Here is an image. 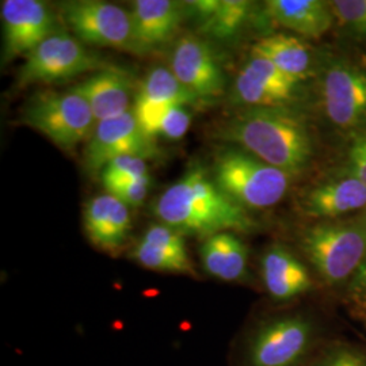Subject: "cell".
I'll use <instances>...</instances> for the list:
<instances>
[{"instance_id": "cell-1", "label": "cell", "mask_w": 366, "mask_h": 366, "mask_svg": "<svg viewBox=\"0 0 366 366\" xmlns=\"http://www.w3.org/2000/svg\"><path fill=\"white\" fill-rule=\"evenodd\" d=\"M159 220L181 232L207 239L222 232H249L255 222L247 210L227 196L208 171L192 166L159 197Z\"/></svg>"}, {"instance_id": "cell-32", "label": "cell", "mask_w": 366, "mask_h": 366, "mask_svg": "<svg viewBox=\"0 0 366 366\" xmlns=\"http://www.w3.org/2000/svg\"><path fill=\"white\" fill-rule=\"evenodd\" d=\"M365 225H366V222H365Z\"/></svg>"}, {"instance_id": "cell-2", "label": "cell", "mask_w": 366, "mask_h": 366, "mask_svg": "<svg viewBox=\"0 0 366 366\" xmlns=\"http://www.w3.org/2000/svg\"><path fill=\"white\" fill-rule=\"evenodd\" d=\"M222 137L293 177L312 157V137L305 121L285 106L249 107L225 124Z\"/></svg>"}, {"instance_id": "cell-9", "label": "cell", "mask_w": 366, "mask_h": 366, "mask_svg": "<svg viewBox=\"0 0 366 366\" xmlns=\"http://www.w3.org/2000/svg\"><path fill=\"white\" fill-rule=\"evenodd\" d=\"M121 157H160L155 140L143 131L133 109L97 124L84 149V167L92 174H101L109 162Z\"/></svg>"}, {"instance_id": "cell-29", "label": "cell", "mask_w": 366, "mask_h": 366, "mask_svg": "<svg viewBox=\"0 0 366 366\" xmlns=\"http://www.w3.org/2000/svg\"><path fill=\"white\" fill-rule=\"evenodd\" d=\"M149 189H151V178H147L142 181H133V182L112 187L107 190V193L116 197L118 201H121L128 208H136L144 202L145 198L149 193Z\"/></svg>"}, {"instance_id": "cell-5", "label": "cell", "mask_w": 366, "mask_h": 366, "mask_svg": "<svg viewBox=\"0 0 366 366\" xmlns=\"http://www.w3.org/2000/svg\"><path fill=\"white\" fill-rule=\"evenodd\" d=\"M301 249L326 284L350 282L366 259V225L316 224L302 232Z\"/></svg>"}, {"instance_id": "cell-13", "label": "cell", "mask_w": 366, "mask_h": 366, "mask_svg": "<svg viewBox=\"0 0 366 366\" xmlns=\"http://www.w3.org/2000/svg\"><path fill=\"white\" fill-rule=\"evenodd\" d=\"M197 102L199 101L196 95L183 86L171 69L155 66L137 89L133 113L143 131L155 140L157 128L170 109L186 107Z\"/></svg>"}, {"instance_id": "cell-10", "label": "cell", "mask_w": 366, "mask_h": 366, "mask_svg": "<svg viewBox=\"0 0 366 366\" xmlns=\"http://www.w3.org/2000/svg\"><path fill=\"white\" fill-rule=\"evenodd\" d=\"M3 61L33 52L45 39L59 33L56 15L39 0H3Z\"/></svg>"}, {"instance_id": "cell-25", "label": "cell", "mask_w": 366, "mask_h": 366, "mask_svg": "<svg viewBox=\"0 0 366 366\" xmlns=\"http://www.w3.org/2000/svg\"><path fill=\"white\" fill-rule=\"evenodd\" d=\"M151 178L148 164L144 159L136 157H121L109 162L101 171V179L106 190L119 184Z\"/></svg>"}, {"instance_id": "cell-27", "label": "cell", "mask_w": 366, "mask_h": 366, "mask_svg": "<svg viewBox=\"0 0 366 366\" xmlns=\"http://www.w3.org/2000/svg\"><path fill=\"white\" fill-rule=\"evenodd\" d=\"M330 6L343 26L354 34L366 36V0H337Z\"/></svg>"}, {"instance_id": "cell-19", "label": "cell", "mask_w": 366, "mask_h": 366, "mask_svg": "<svg viewBox=\"0 0 366 366\" xmlns=\"http://www.w3.org/2000/svg\"><path fill=\"white\" fill-rule=\"evenodd\" d=\"M264 289L277 302H288L308 293L314 284L307 266L282 244H272L261 258Z\"/></svg>"}, {"instance_id": "cell-7", "label": "cell", "mask_w": 366, "mask_h": 366, "mask_svg": "<svg viewBox=\"0 0 366 366\" xmlns=\"http://www.w3.org/2000/svg\"><path fill=\"white\" fill-rule=\"evenodd\" d=\"M106 66L105 61L87 49L80 39L66 31H59L27 54L18 72L16 83L25 87L37 83L66 81Z\"/></svg>"}, {"instance_id": "cell-26", "label": "cell", "mask_w": 366, "mask_h": 366, "mask_svg": "<svg viewBox=\"0 0 366 366\" xmlns=\"http://www.w3.org/2000/svg\"><path fill=\"white\" fill-rule=\"evenodd\" d=\"M307 366H366V353L349 343H335L315 355Z\"/></svg>"}, {"instance_id": "cell-21", "label": "cell", "mask_w": 366, "mask_h": 366, "mask_svg": "<svg viewBox=\"0 0 366 366\" xmlns=\"http://www.w3.org/2000/svg\"><path fill=\"white\" fill-rule=\"evenodd\" d=\"M266 11L277 25L308 39L322 37L332 25L331 6L320 0H270Z\"/></svg>"}, {"instance_id": "cell-20", "label": "cell", "mask_w": 366, "mask_h": 366, "mask_svg": "<svg viewBox=\"0 0 366 366\" xmlns=\"http://www.w3.org/2000/svg\"><path fill=\"white\" fill-rule=\"evenodd\" d=\"M207 274L224 282L244 281L249 273V249L235 232H222L204 239L199 249Z\"/></svg>"}, {"instance_id": "cell-18", "label": "cell", "mask_w": 366, "mask_h": 366, "mask_svg": "<svg viewBox=\"0 0 366 366\" xmlns=\"http://www.w3.org/2000/svg\"><path fill=\"white\" fill-rule=\"evenodd\" d=\"M83 222L92 246L110 255L124 249L131 234L129 208L109 193L94 197L86 204Z\"/></svg>"}, {"instance_id": "cell-16", "label": "cell", "mask_w": 366, "mask_h": 366, "mask_svg": "<svg viewBox=\"0 0 366 366\" xmlns=\"http://www.w3.org/2000/svg\"><path fill=\"white\" fill-rule=\"evenodd\" d=\"M92 109L98 122L128 113L134 92L131 75L117 66H106L74 87Z\"/></svg>"}, {"instance_id": "cell-6", "label": "cell", "mask_w": 366, "mask_h": 366, "mask_svg": "<svg viewBox=\"0 0 366 366\" xmlns=\"http://www.w3.org/2000/svg\"><path fill=\"white\" fill-rule=\"evenodd\" d=\"M22 121L66 151L89 142L97 127L90 106L74 89L37 94L25 107Z\"/></svg>"}, {"instance_id": "cell-31", "label": "cell", "mask_w": 366, "mask_h": 366, "mask_svg": "<svg viewBox=\"0 0 366 366\" xmlns=\"http://www.w3.org/2000/svg\"><path fill=\"white\" fill-rule=\"evenodd\" d=\"M346 175L355 177L366 184V133L354 143L349 152Z\"/></svg>"}, {"instance_id": "cell-30", "label": "cell", "mask_w": 366, "mask_h": 366, "mask_svg": "<svg viewBox=\"0 0 366 366\" xmlns=\"http://www.w3.org/2000/svg\"><path fill=\"white\" fill-rule=\"evenodd\" d=\"M347 299L354 310L366 323V259L347 287Z\"/></svg>"}, {"instance_id": "cell-12", "label": "cell", "mask_w": 366, "mask_h": 366, "mask_svg": "<svg viewBox=\"0 0 366 366\" xmlns=\"http://www.w3.org/2000/svg\"><path fill=\"white\" fill-rule=\"evenodd\" d=\"M323 102L330 121L350 131L366 124V71L349 63L328 66L323 80Z\"/></svg>"}, {"instance_id": "cell-15", "label": "cell", "mask_w": 366, "mask_h": 366, "mask_svg": "<svg viewBox=\"0 0 366 366\" xmlns=\"http://www.w3.org/2000/svg\"><path fill=\"white\" fill-rule=\"evenodd\" d=\"M129 258L145 269L159 273L197 275L184 235L166 224L151 225L132 247Z\"/></svg>"}, {"instance_id": "cell-28", "label": "cell", "mask_w": 366, "mask_h": 366, "mask_svg": "<svg viewBox=\"0 0 366 366\" xmlns=\"http://www.w3.org/2000/svg\"><path fill=\"white\" fill-rule=\"evenodd\" d=\"M190 124L192 113L186 107H172L162 119L157 128V137L162 136L169 140H179L189 131Z\"/></svg>"}, {"instance_id": "cell-3", "label": "cell", "mask_w": 366, "mask_h": 366, "mask_svg": "<svg viewBox=\"0 0 366 366\" xmlns=\"http://www.w3.org/2000/svg\"><path fill=\"white\" fill-rule=\"evenodd\" d=\"M319 331L301 312L273 315L244 331L236 345L234 366H307L314 358Z\"/></svg>"}, {"instance_id": "cell-14", "label": "cell", "mask_w": 366, "mask_h": 366, "mask_svg": "<svg viewBox=\"0 0 366 366\" xmlns=\"http://www.w3.org/2000/svg\"><path fill=\"white\" fill-rule=\"evenodd\" d=\"M299 83L269 60L251 56L237 74L234 98L249 107H282L293 99Z\"/></svg>"}, {"instance_id": "cell-24", "label": "cell", "mask_w": 366, "mask_h": 366, "mask_svg": "<svg viewBox=\"0 0 366 366\" xmlns=\"http://www.w3.org/2000/svg\"><path fill=\"white\" fill-rule=\"evenodd\" d=\"M252 56L263 57L273 63L290 78L301 81L311 72L310 46L295 36L274 34L264 37L252 46Z\"/></svg>"}, {"instance_id": "cell-8", "label": "cell", "mask_w": 366, "mask_h": 366, "mask_svg": "<svg viewBox=\"0 0 366 366\" xmlns=\"http://www.w3.org/2000/svg\"><path fill=\"white\" fill-rule=\"evenodd\" d=\"M61 15L83 44L139 53L131 13L102 0H72L61 3Z\"/></svg>"}, {"instance_id": "cell-22", "label": "cell", "mask_w": 366, "mask_h": 366, "mask_svg": "<svg viewBox=\"0 0 366 366\" xmlns=\"http://www.w3.org/2000/svg\"><path fill=\"white\" fill-rule=\"evenodd\" d=\"M365 205V183L346 175L315 187L305 201V210L316 219H337Z\"/></svg>"}, {"instance_id": "cell-4", "label": "cell", "mask_w": 366, "mask_h": 366, "mask_svg": "<svg viewBox=\"0 0 366 366\" xmlns=\"http://www.w3.org/2000/svg\"><path fill=\"white\" fill-rule=\"evenodd\" d=\"M292 178V174L242 148L222 149L213 164L214 182L244 209H266L278 204L287 194Z\"/></svg>"}, {"instance_id": "cell-23", "label": "cell", "mask_w": 366, "mask_h": 366, "mask_svg": "<svg viewBox=\"0 0 366 366\" xmlns=\"http://www.w3.org/2000/svg\"><path fill=\"white\" fill-rule=\"evenodd\" d=\"M196 16L202 33L212 39H235L251 14V1L246 0H197L183 3Z\"/></svg>"}, {"instance_id": "cell-17", "label": "cell", "mask_w": 366, "mask_h": 366, "mask_svg": "<svg viewBox=\"0 0 366 366\" xmlns=\"http://www.w3.org/2000/svg\"><path fill=\"white\" fill-rule=\"evenodd\" d=\"M132 25L139 53L167 45L179 30L184 4L174 0H137L131 7Z\"/></svg>"}, {"instance_id": "cell-11", "label": "cell", "mask_w": 366, "mask_h": 366, "mask_svg": "<svg viewBox=\"0 0 366 366\" xmlns=\"http://www.w3.org/2000/svg\"><path fill=\"white\" fill-rule=\"evenodd\" d=\"M171 71L199 102L222 95L225 75L222 64L205 39L184 36L177 41L171 56Z\"/></svg>"}]
</instances>
